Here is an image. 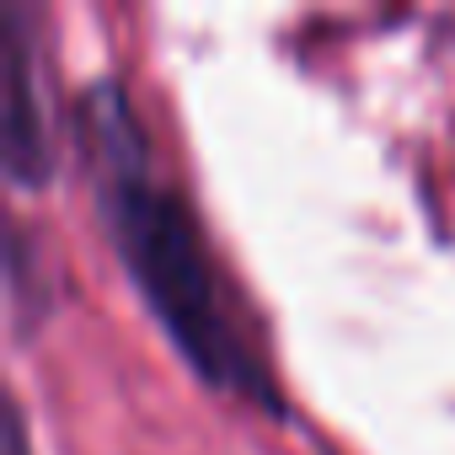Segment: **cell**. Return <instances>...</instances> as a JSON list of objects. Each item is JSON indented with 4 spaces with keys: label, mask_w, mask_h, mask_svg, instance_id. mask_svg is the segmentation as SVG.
<instances>
[{
    "label": "cell",
    "mask_w": 455,
    "mask_h": 455,
    "mask_svg": "<svg viewBox=\"0 0 455 455\" xmlns=\"http://www.w3.org/2000/svg\"><path fill=\"white\" fill-rule=\"evenodd\" d=\"M81 134L102 198V220L124 252V268L134 274L145 306L166 327V338L182 348V359L220 391H236L247 402L279 407L274 375L247 343V327L231 306V290L220 284V268L204 247V231L177 193V182L161 177L145 129L134 118V102L124 86L97 81L81 102Z\"/></svg>",
    "instance_id": "cell-1"
},
{
    "label": "cell",
    "mask_w": 455,
    "mask_h": 455,
    "mask_svg": "<svg viewBox=\"0 0 455 455\" xmlns=\"http://www.w3.org/2000/svg\"><path fill=\"white\" fill-rule=\"evenodd\" d=\"M0 140H6V166L22 182L49 177V113H44V92H38V60L33 44L22 33V12L6 6L0 12Z\"/></svg>",
    "instance_id": "cell-2"
}]
</instances>
